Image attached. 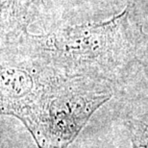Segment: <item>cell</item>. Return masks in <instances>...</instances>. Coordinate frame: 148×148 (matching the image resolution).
I'll return each instance as SVG.
<instances>
[{
	"label": "cell",
	"instance_id": "1",
	"mask_svg": "<svg viewBox=\"0 0 148 148\" xmlns=\"http://www.w3.org/2000/svg\"><path fill=\"white\" fill-rule=\"evenodd\" d=\"M133 148H148V124L138 120L128 123Z\"/></svg>",
	"mask_w": 148,
	"mask_h": 148
}]
</instances>
